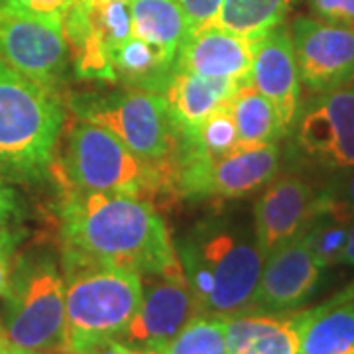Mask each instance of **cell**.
I'll return each instance as SVG.
<instances>
[{
	"instance_id": "1",
	"label": "cell",
	"mask_w": 354,
	"mask_h": 354,
	"mask_svg": "<svg viewBox=\"0 0 354 354\" xmlns=\"http://www.w3.org/2000/svg\"><path fill=\"white\" fill-rule=\"evenodd\" d=\"M57 218L62 252L81 254L140 276L181 268L169 228L146 199L62 189Z\"/></svg>"
},
{
	"instance_id": "2",
	"label": "cell",
	"mask_w": 354,
	"mask_h": 354,
	"mask_svg": "<svg viewBox=\"0 0 354 354\" xmlns=\"http://www.w3.org/2000/svg\"><path fill=\"white\" fill-rule=\"evenodd\" d=\"M176 250L201 315L230 319L248 311L266 260L256 236L228 221L207 218Z\"/></svg>"
},
{
	"instance_id": "3",
	"label": "cell",
	"mask_w": 354,
	"mask_h": 354,
	"mask_svg": "<svg viewBox=\"0 0 354 354\" xmlns=\"http://www.w3.org/2000/svg\"><path fill=\"white\" fill-rule=\"evenodd\" d=\"M62 189L122 193L156 205L179 197L176 174L138 158L111 130L77 118L64 138L59 164H51Z\"/></svg>"
},
{
	"instance_id": "4",
	"label": "cell",
	"mask_w": 354,
	"mask_h": 354,
	"mask_svg": "<svg viewBox=\"0 0 354 354\" xmlns=\"http://www.w3.org/2000/svg\"><path fill=\"white\" fill-rule=\"evenodd\" d=\"M65 124L57 91L0 62V171L36 183L50 174Z\"/></svg>"
},
{
	"instance_id": "5",
	"label": "cell",
	"mask_w": 354,
	"mask_h": 354,
	"mask_svg": "<svg viewBox=\"0 0 354 354\" xmlns=\"http://www.w3.org/2000/svg\"><path fill=\"white\" fill-rule=\"evenodd\" d=\"M4 297V339L30 353L62 354L65 344V281L51 248L18 254Z\"/></svg>"
},
{
	"instance_id": "6",
	"label": "cell",
	"mask_w": 354,
	"mask_h": 354,
	"mask_svg": "<svg viewBox=\"0 0 354 354\" xmlns=\"http://www.w3.org/2000/svg\"><path fill=\"white\" fill-rule=\"evenodd\" d=\"M65 281V344L127 330L142 304V276L87 256L62 252Z\"/></svg>"
},
{
	"instance_id": "7",
	"label": "cell",
	"mask_w": 354,
	"mask_h": 354,
	"mask_svg": "<svg viewBox=\"0 0 354 354\" xmlns=\"http://www.w3.org/2000/svg\"><path fill=\"white\" fill-rule=\"evenodd\" d=\"M69 104L77 118L111 130L144 162L176 174L179 136L164 95L132 88L113 95H79Z\"/></svg>"
},
{
	"instance_id": "8",
	"label": "cell",
	"mask_w": 354,
	"mask_h": 354,
	"mask_svg": "<svg viewBox=\"0 0 354 354\" xmlns=\"http://www.w3.org/2000/svg\"><path fill=\"white\" fill-rule=\"evenodd\" d=\"M279 171V146L236 148L218 158L176 160L179 197L241 199L272 183Z\"/></svg>"
},
{
	"instance_id": "9",
	"label": "cell",
	"mask_w": 354,
	"mask_h": 354,
	"mask_svg": "<svg viewBox=\"0 0 354 354\" xmlns=\"http://www.w3.org/2000/svg\"><path fill=\"white\" fill-rule=\"evenodd\" d=\"M293 148L305 164L325 171L354 167V87L319 93L293 122Z\"/></svg>"
},
{
	"instance_id": "10",
	"label": "cell",
	"mask_w": 354,
	"mask_h": 354,
	"mask_svg": "<svg viewBox=\"0 0 354 354\" xmlns=\"http://www.w3.org/2000/svg\"><path fill=\"white\" fill-rule=\"evenodd\" d=\"M0 62L57 91L71 65L64 26L0 4Z\"/></svg>"
},
{
	"instance_id": "11",
	"label": "cell",
	"mask_w": 354,
	"mask_h": 354,
	"mask_svg": "<svg viewBox=\"0 0 354 354\" xmlns=\"http://www.w3.org/2000/svg\"><path fill=\"white\" fill-rule=\"evenodd\" d=\"M199 315L183 268L142 276V304L120 341L142 351L162 353Z\"/></svg>"
},
{
	"instance_id": "12",
	"label": "cell",
	"mask_w": 354,
	"mask_h": 354,
	"mask_svg": "<svg viewBox=\"0 0 354 354\" xmlns=\"http://www.w3.org/2000/svg\"><path fill=\"white\" fill-rule=\"evenodd\" d=\"M290 32L301 87L319 95L353 83L354 28L299 16Z\"/></svg>"
},
{
	"instance_id": "13",
	"label": "cell",
	"mask_w": 354,
	"mask_h": 354,
	"mask_svg": "<svg viewBox=\"0 0 354 354\" xmlns=\"http://www.w3.org/2000/svg\"><path fill=\"white\" fill-rule=\"evenodd\" d=\"M323 266L317 262L307 236L299 234L266 256L262 276L246 313H286L311 297Z\"/></svg>"
},
{
	"instance_id": "14",
	"label": "cell",
	"mask_w": 354,
	"mask_h": 354,
	"mask_svg": "<svg viewBox=\"0 0 354 354\" xmlns=\"http://www.w3.org/2000/svg\"><path fill=\"white\" fill-rule=\"evenodd\" d=\"M319 209V193L297 176H283L268 183L254 205V236L266 256L304 234Z\"/></svg>"
},
{
	"instance_id": "15",
	"label": "cell",
	"mask_w": 354,
	"mask_h": 354,
	"mask_svg": "<svg viewBox=\"0 0 354 354\" xmlns=\"http://www.w3.org/2000/svg\"><path fill=\"white\" fill-rule=\"evenodd\" d=\"M250 85L260 91L278 111L290 132L301 111V77L297 69L290 28L281 24L254 41Z\"/></svg>"
},
{
	"instance_id": "16",
	"label": "cell",
	"mask_w": 354,
	"mask_h": 354,
	"mask_svg": "<svg viewBox=\"0 0 354 354\" xmlns=\"http://www.w3.org/2000/svg\"><path fill=\"white\" fill-rule=\"evenodd\" d=\"M252 62V41L221 26L209 24L189 34L181 44L177 51L176 71L244 85L250 83Z\"/></svg>"
},
{
	"instance_id": "17",
	"label": "cell",
	"mask_w": 354,
	"mask_h": 354,
	"mask_svg": "<svg viewBox=\"0 0 354 354\" xmlns=\"http://www.w3.org/2000/svg\"><path fill=\"white\" fill-rule=\"evenodd\" d=\"M313 309L241 313L227 319V354H297Z\"/></svg>"
},
{
	"instance_id": "18",
	"label": "cell",
	"mask_w": 354,
	"mask_h": 354,
	"mask_svg": "<svg viewBox=\"0 0 354 354\" xmlns=\"http://www.w3.org/2000/svg\"><path fill=\"white\" fill-rule=\"evenodd\" d=\"M239 87V83L225 79H209L187 71H176L164 91V99L177 136L193 132L221 106L228 104Z\"/></svg>"
},
{
	"instance_id": "19",
	"label": "cell",
	"mask_w": 354,
	"mask_h": 354,
	"mask_svg": "<svg viewBox=\"0 0 354 354\" xmlns=\"http://www.w3.org/2000/svg\"><path fill=\"white\" fill-rule=\"evenodd\" d=\"M354 286L315 307L297 354H354Z\"/></svg>"
},
{
	"instance_id": "20",
	"label": "cell",
	"mask_w": 354,
	"mask_h": 354,
	"mask_svg": "<svg viewBox=\"0 0 354 354\" xmlns=\"http://www.w3.org/2000/svg\"><path fill=\"white\" fill-rule=\"evenodd\" d=\"M132 36L148 41L150 46L165 53L169 59H177V51L189 36L185 14L177 0H130Z\"/></svg>"
},
{
	"instance_id": "21",
	"label": "cell",
	"mask_w": 354,
	"mask_h": 354,
	"mask_svg": "<svg viewBox=\"0 0 354 354\" xmlns=\"http://www.w3.org/2000/svg\"><path fill=\"white\" fill-rule=\"evenodd\" d=\"M113 67L116 81L124 83L127 87L160 95H164L176 73L174 59L136 36L128 38L122 46L116 48Z\"/></svg>"
},
{
	"instance_id": "22",
	"label": "cell",
	"mask_w": 354,
	"mask_h": 354,
	"mask_svg": "<svg viewBox=\"0 0 354 354\" xmlns=\"http://www.w3.org/2000/svg\"><path fill=\"white\" fill-rule=\"evenodd\" d=\"M228 109L239 134V148L278 144L288 134L274 104L250 83L236 88Z\"/></svg>"
},
{
	"instance_id": "23",
	"label": "cell",
	"mask_w": 354,
	"mask_h": 354,
	"mask_svg": "<svg viewBox=\"0 0 354 354\" xmlns=\"http://www.w3.org/2000/svg\"><path fill=\"white\" fill-rule=\"evenodd\" d=\"M158 354H227V319L199 315Z\"/></svg>"
},
{
	"instance_id": "24",
	"label": "cell",
	"mask_w": 354,
	"mask_h": 354,
	"mask_svg": "<svg viewBox=\"0 0 354 354\" xmlns=\"http://www.w3.org/2000/svg\"><path fill=\"white\" fill-rule=\"evenodd\" d=\"M319 209L329 213L342 223L354 221V167L346 169V176L333 181L329 187L319 193Z\"/></svg>"
},
{
	"instance_id": "25",
	"label": "cell",
	"mask_w": 354,
	"mask_h": 354,
	"mask_svg": "<svg viewBox=\"0 0 354 354\" xmlns=\"http://www.w3.org/2000/svg\"><path fill=\"white\" fill-rule=\"evenodd\" d=\"M0 4L18 12L64 26V16L73 4V0H0Z\"/></svg>"
},
{
	"instance_id": "26",
	"label": "cell",
	"mask_w": 354,
	"mask_h": 354,
	"mask_svg": "<svg viewBox=\"0 0 354 354\" xmlns=\"http://www.w3.org/2000/svg\"><path fill=\"white\" fill-rule=\"evenodd\" d=\"M67 354H158L130 346L116 337H91L67 344Z\"/></svg>"
},
{
	"instance_id": "27",
	"label": "cell",
	"mask_w": 354,
	"mask_h": 354,
	"mask_svg": "<svg viewBox=\"0 0 354 354\" xmlns=\"http://www.w3.org/2000/svg\"><path fill=\"white\" fill-rule=\"evenodd\" d=\"M177 2L185 14L189 34L197 32L203 26L213 24L223 4V0H177Z\"/></svg>"
},
{
	"instance_id": "28",
	"label": "cell",
	"mask_w": 354,
	"mask_h": 354,
	"mask_svg": "<svg viewBox=\"0 0 354 354\" xmlns=\"http://www.w3.org/2000/svg\"><path fill=\"white\" fill-rule=\"evenodd\" d=\"M317 18L354 28V0H309Z\"/></svg>"
},
{
	"instance_id": "29",
	"label": "cell",
	"mask_w": 354,
	"mask_h": 354,
	"mask_svg": "<svg viewBox=\"0 0 354 354\" xmlns=\"http://www.w3.org/2000/svg\"><path fill=\"white\" fill-rule=\"evenodd\" d=\"M20 239H22L20 232L12 230L8 225H0V295L6 291L8 286Z\"/></svg>"
},
{
	"instance_id": "30",
	"label": "cell",
	"mask_w": 354,
	"mask_h": 354,
	"mask_svg": "<svg viewBox=\"0 0 354 354\" xmlns=\"http://www.w3.org/2000/svg\"><path fill=\"white\" fill-rule=\"evenodd\" d=\"M4 177L6 176L0 171V225H8L20 215L18 195H16V191L10 187V183Z\"/></svg>"
},
{
	"instance_id": "31",
	"label": "cell",
	"mask_w": 354,
	"mask_h": 354,
	"mask_svg": "<svg viewBox=\"0 0 354 354\" xmlns=\"http://www.w3.org/2000/svg\"><path fill=\"white\" fill-rule=\"evenodd\" d=\"M341 264H353L354 266V221L348 227V232H346V242H344V248L341 252Z\"/></svg>"
},
{
	"instance_id": "32",
	"label": "cell",
	"mask_w": 354,
	"mask_h": 354,
	"mask_svg": "<svg viewBox=\"0 0 354 354\" xmlns=\"http://www.w3.org/2000/svg\"><path fill=\"white\" fill-rule=\"evenodd\" d=\"M0 354H39V353H30V351H22L18 346H14L10 342L4 339V335H0Z\"/></svg>"
},
{
	"instance_id": "33",
	"label": "cell",
	"mask_w": 354,
	"mask_h": 354,
	"mask_svg": "<svg viewBox=\"0 0 354 354\" xmlns=\"http://www.w3.org/2000/svg\"><path fill=\"white\" fill-rule=\"evenodd\" d=\"M83 2H87L88 6H102L106 2H130V0H83Z\"/></svg>"
},
{
	"instance_id": "34",
	"label": "cell",
	"mask_w": 354,
	"mask_h": 354,
	"mask_svg": "<svg viewBox=\"0 0 354 354\" xmlns=\"http://www.w3.org/2000/svg\"><path fill=\"white\" fill-rule=\"evenodd\" d=\"M351 85H353V87H354V79H353V83H351Z\"/></svg>"
},
{
	"instance_id": "35",
	"label": "cell",
	"mask_w": 354,
	"mask_h": 354,
	"mask_svg": "<svg viewBox=\"0 0 354 354\" xmlns=\"http://www.w3.org/2000/svg\"><path fill=\"white\" fill-rule=\"evenodd\" d=\"M62 354H67V353H62Z\"/></svg>"
}]
</instances>
